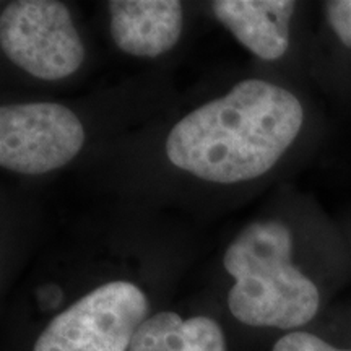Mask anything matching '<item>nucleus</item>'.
Masks as SVG:
<instances>
[{
    "label": "nucleus",
    "instance_id": "nucleus-3",
    "mask_svg": "<svg viewBox=\"0 0 351 351\" xmlns=\"http://www.w3.org/2000/svg\"><path fill=\"white\" fill-rule=\"evenodd\" d=\"M148 311L150 302L137 285L104 283L57 314L33 351H129Z\"/></svg>",
    "mask_w": 351,
    "mask_h": 351
},
{
    "label": "nucleus",
    "instance_id": "nucleus-2",
    "mask_svg": "<svg viewBox=\"0 0 351 351\" xmlns=\"http://www.w3.org/2000/svg\"><path fill=\"white\" fill-rule=\"evenodd\" d=\"M223 263L236 280L228 307L244 326L293 332L319 313L320 291L293 263V234L285 223L269 219L244 228Z\"/></svg>",
    "mask_w": 351,
    "mask_h": 351
},
{
    "label": "nucleus",
    "instance_id": "nucleus-10",
    "mask_svg": "<svg viewBox=\"0 0 351 351\" xmlns=\"http://www.w3.org/2000/svg\"><path fill=\"white\" fill-rule=\"evenodd\" d=\"M328 26L339 41L351 49V0H332L326 3Z\"/></svg>",
    "mask_w": 351,
    "mask_h": 351
},
{
    "label": "nucleus",
    "instance_id": "nucleus-5",
    "mask_svg": "<svg viewBox=\"0 0 351 351\" xmlns=\"http://www.w3.org/2000/svg\"><path fill=\"white\" fill-rule=\"evenodd\" d=\"M83 143L80 119L62 104L41 101L0 109V165L13 173L38 176L62 168Z\"/></svg>",
    "mask_w": 351,
    "mask_h": 351
},
{
    "label": "nucleus",
    "instance_id": "nucleus-4",
    "mask_svg": "<svg viewBox=\"0 0 351 351\" xmlns=\"http://www.w3.org/2000/svg\"><path fill=\"white\" fill-rule=\"evenodd\" d=\"M0 46L7 59L39 80L77 72L85 46L69 7L56 0H16L2 7Z\"/></svg>",
    "mask_w": 351,
    "mask_h": 351
},
{
    "label": "nucleus",
    "instance_id": "nucleus-8",
    "mask_svg": "<svg viewBox=\"0 0 351 351\" xmlns=\"http://www.w3.org/2000/svg\"><path fill=\"white\" fill-rule=\"evenodd\" d=\"M129 351H228L225 332L207 315L184 319L173 311L148 315Z\"/></svg>",
    "mask_w": 351,
    "mask_h": 351
},
{
    "label": "nucleus",
    "instance_id": "nucleus-7",
    "mask_svg": "<svg viewBox=\"0 0 351 351\" xmlns=\"http://www.w3.org/2000/svg\"><path fill=\"white\" fill-rule=\"evenodd\" d=\"M296 7L291 0H217L213 13L252 54L276 60L289 47V25Z\"/></svg>",
    "mask_w": 351,
    "mask_h": 351
},
{
    "label": "nucleus",
    "instance_id": "nucleus-6",
    "mask_svg": "<svg viewBox=\"0 0 351 351\" xmlns=\"http://www.w3.org/2000/svg\"><path fill=\"white\" fill-rule=\"evenodd\" d=\"M116 46L135 57H158L173 49L182 32L178 0H112L108 3Z\"/></svg>",
    "mask_w": 351,
    "mask_h": 351
},
{
    "label": "nucleus",
    "instance_id": "nucleus-1",
    "mask_svg": "<svg viewBox=\"0 0 351 351\" xmlns=\"http://www.w3.org/2000/svg\"><path fill=\"white\" fill-rule=\"evenodd\" d=\"M302 124L304 108L291 91L245 80L179 121L166 140V155L204 181H251L278 163Z\"/></svg>",
    "mask_w": 351,
    "mask_h": 351
},
{
    "label": "nucleus",
    "instance_id": "nucleus-9",
    "mask_svg": "<svg viewBox=\"0 0 351 351\" xmlns=\"http://www.w3.org/2000/svg\"><path fill=\"white\" fill-rule=\"evenodd\" d=\"M271 351H351L348 348H339V346L328 343L319 335L311 332L293 330L285 333L275 341Z\"/></svg>",
    "mask_w": 351,
    "mask_h": 351
}]
</instances>
